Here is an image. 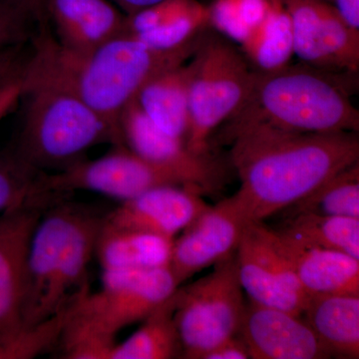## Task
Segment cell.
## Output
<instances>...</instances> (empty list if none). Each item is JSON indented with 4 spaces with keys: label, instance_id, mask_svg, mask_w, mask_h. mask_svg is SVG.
Segmentation results:
<instances>
[{
    "label": "cell",
    "instance_id": "obj_20",
    "mask_svg": "<svg viewBox=\"0 0 359 359\" xmlns=\"http://www.w3.org/2000/svg\"><path fill=\"white\" fill-rule=\"evenodd\" d=\"M172 238L110 226L103 221L95 255L103 271L169 268Z\"/></svg>",
    "mask_w": 359,
    "mask_h": 359
},
{
    "label": "cell",
    "instance_id": "obj_21",
    "mask_svg": "<svg viewBox=\"0 0 359 359\" xmlns=\"http://www.w3.org/2000/svg\"><path fill=\"white\" fill-rule=\"evenodd\" d=\"M190 77L189 63L169 68L150 78L135 98L156 126L184 142L190 119Z\"/></svg>",
    "mask_w": 359,
    "mask_h": 359
},
{
    "label": "cell",
    "instance_id": "obj_30",
    "mask_svg": "<svg viewBox=\"0 0 359 359\" xmlns=\"http://www.w3.org/2000/svg\"><path fill=\"white\" fill-rule=\"evenodd\" d=\"M249 349L244 340L237 334L224 340L218 346L205 354L203 359H249Z\"/></svg>",
    "mask_w": 359,
    "mask_h": 359
},
{
    "label": "cell",
    "instance_id": "obj_27",
    "mask_svg": "<svg viewBox=\"0 0 359 359\" xmlns=\"http://www.w3.org/2000/svg\"><path fill=\"white\" fill-rule=\"evenodd\" d=\"M79 295L50 318L21 330L11 341L0 346V359L33 358L49 351L51 347L58 346Z\"/></svg>",
    "mask_w": 359,
    "mask_h": 359
},
{
    "label": "cell",
    "instance_id": "obj_14",
    "mask_svg": "<svg viewBox=\"0 0 359 359\" xmlns=\"http://www.w3.org/2000/svg\"><path fill=\"white\" fill-rule=\"evenodd\" d=\"M238 334L252 359L330 358L302 316L245 302Z\"/></svg>",
    "mask_w": 359,
    "mask_h": 359
},
{
    "label": "cell",
    "instance_id": "obj_26",
    "mask_svg": "<svg viewBox=\"0 0 359 359\" xmlns=\"http://www.w3.org/2000/svg\"><path fill=\"white\" fill-rule=\"evenodd\" d=\"M271 0H215L210 9V23L219 32L245 43L266 20Z\"/></svg>",
    "mask_w": 359,
    "mask_h": 359
},
{
    "label": "cell",
    "instance_id": "obj_8",
    "mask_svg": "<svg viewBox=\"0 0 359 359\" xmlns=\"http://www.w3.org/2000/svg\"><path fill=\"white\" fill-rule=\"evenodd\" d=\"M162 186L184 187L173 174L118 145L98 159H82L59 171L42 172L39 194L58 199L74 191H89L123 202Z\"/></svg>",
    "mask_w": 359,
    "mask_h": 359
},
{
    "label": "cell",
    "instance_id": "obj_7",
    "mask_svg": "<svg viewBox=\"0 0 359 359\" xmlns=\"http://www.w3.org/2000/svg\"><path fill=\"white\" fill-rule=\"evenodd\" d=\"M235 254L215 264L209 275L176 290L175 323L181 358L203 359L238 334L245 302Z\"/></svg>",
    "mask_w": 359,
    "mask_h": 359
},
{
    "label": "cell",
    "instance_id": "obj_1",
    "mask_svg": "<svg viewBox=\"0 0 359 359\" xmlns=\"http://www.w3.org/2000/svg\"><path fill=\"white\" fill-rule=\"evenodd\" d=\"M224 139L231 143L241 181L233 198L247 223L276 216L359 159L355 132L302 134L252 126Z\"/></svg>",
    "mask_w": 359,
    "mask_h": 359
},
{
    "label": "cell",
    "instance_id": "obj_23",
    "mask_svg": "<svg viewBox=\"0 0 359 359\" xmlns=\"http://www.w3.org/2000/svg\"><path fill=\"white\" fill-rule=\"evenodd\" d=\"M273 229L302 244L337 250L359 259L358 218L299 214L282 218Z\"/></svg>",
    "mask_w": 359,
    "mask_h": 359
},
{
    "label": "cell",
    "instance_id": "obj_10",
    "mask_svg": "<svg viewBox=\"0 0 359 359\" xmlns=\"http://www.w3.org/2000/svg\"><path fill=\"white\" fill-rule=\"evenodd\" d=\"M235 255L241 285L250 301L302 316L309 295L276 245L269 226L263 222L248 224Z\"/></svg>",
    "mask_w": 359,
    "mask_h": 359
},
{
    "label": "cell",
    "instance_id": "obj_15",
    "mask_svg": "<svg viewBox=\"0 0 359 359\" xmlns=\"http://www.w3.org/2000/svg\"><path fill=\"white\" fill-rule=\"evenodd\" d=\"M74 208V203L56 201L44 210L35 226L26 262L20 332L46 320L45 304L57 273L63 243Z\"/></svg>",
    "mask_w": 359,
    "mask_h": 359
},
{
    "label": "cell",
    "instance_id": "obj_29",
    "mask_svg": "<svg viewBox=\"0 0 359 359\" xmlns=\"http://www.w3.org/2000/svg\"><path fill=\"white\" fill-rule=\"evenodd\" d=\"M26 18L20 11L0 0V51L14 48L25 41L29 32Z\"/></svg>",
    "mask_w": 359,
    "mask_h": 359
},
{
    "label": "cell",
    "instance_id": "obj_2",
    "mask_svg": "<svg viewBox=\"0 0 359 359\" xmlns=\"http://www.w3.org/2000/svg\"><path fill=\"white\" fill-rule=\"evenodd\" d=\"M202 35L190 43L158 50L123 33L89 52L70 50L41 29L20 71L25 82L53 85L74 94L120 135L123 110L150 78L192 58ZM122 137V135H121Z\"/></svg>",
    "mask_w": 359,
    "mask_h": 359
},
{
    "label": "cell",
    "instance_id": "obj_28",
    "mask_svg": "<svg viewBox=\"0 0 359 359\" xmlns=\"http://www.w3.org/2000/svg\"><path fill=\"white\" fill-rule=\"evenodd\" d=\"M42 172L14 149L0 154V214L32 201L37 195Z\"/></svg>",
    "mask_w": 359,
    "mask_h": 359
},
{
    "label": "cell",
    "instance_id": "obj_4",
    "mask_svg": "<svg viewBox=\"0 0 359 359\" xmlns=\"http://www.w3.org/2000/svg\"><path fill=\"white\" fill-rule=\"evenodd\" d=\"M178 287L169 268L103 271L100 290H86L75 302L60 358L109 359L120 330L145 320Z\"/></svg>",
    "mask_w": 359,
    "mask_h": 359
},
{
    "label": "cell",
    "instance_id": "obj_35",
    "mask_svg": "<svg viewBox=\"0 0 359 359\" xmlns=\"http://www.w3.org/2000/svg\"><path fill=\"white\" fill-rule=\"evenodd\" d=\"M16 53L13 48L0 51V78L6 77L15 69Z\"/></svg>",
    "mask_w": 359,
    "mask_h": 359
},
{
    "label": "cell",
    "instance_id": "obj_3",
    "mask_svg": "<svg viewBox=\"0 0 359 359\" xmlns=\"http://www.w3.org/2000/svg\"><path fill=\"white\" fill-rule=\"evenodd\" d=\"M341 82L309 65L256 70L249 95L226 121L224 137L252 126L302 134L358 132L359 112Z\"/></svg>",
    "mask_w": 359,
    "mask_h": 359
},
{
    "label": "cell",
    "instance_id": "obj_34",
    "mask_svg": "<svg viewBox=\"0 0 359 359\" xmlns=\"http://www.w3.org/2000/svg\"><path fill=\"white\" fill-rule=\"evenodd\" d=\"M111 1L119 7L126 15H129L142 8L157 4L161 0H111Z\"/></svg>",
    "mask_w": 359,
    "mask_h": 359
},
{
    "label": "cell",
    "instance_id": "obj_25",
    "mask_svg": "<svg viewBox=\"0 0 359 359\" xmlns=\"http://www.w3.org/2000/svg\"><path fill=\"white\" fill-rule=\"evenodd\" d=\"M242 47L257 71L276 70L289 65L294 54L292 25L282 0H271L266 20Z\"/></svg>",
    "mask_w": 359,
    "mask_h": 359
},
{
    "label": "cell",
    "instance_id": "obj_24",
    "mask_svg": "<svg viewBox=\"0 0 359 359\" xmlns=\"http://www.w3.org/2000/svg\"><path fill=\"white\" fill-rule=\"evenodd\" d=\"M299 214L359 219L358 162L327 179L278 215L285 218Z\"/></svg>",
    "mask_w": 359,
    "mask_h": 359
},
{
    "label": "cell",
    "instance_id": "obj_16",
    "mask_svg": "<svg viewBox=\"0 0 359 359\" xmlns=\"http://www.w3.org/2000/svg\"><path fill=\"white\" fill-rule=\"evenodd\" d=\"M208 207L202 196L185 187L162 186L123 201L104 222L174 240Z\"/></svg>",
    "mask_w": 359,
    "mask_h": 359
},
{
    "label": "cell",
    "instance_id": "obj_31",
    "mask_svg": "<svg viewBox=\"0 0 359 359\" xmlns=\"http://www.w3.org/2000/svg\"><path fill=\"white\" fill-rule=\"evenodd\" d=\"M22 92V80L18 75L0 84V122L20 102Z\"/></svg>",
    "mask_w": 359,
    "mask_h": 359
},
{
    "label": "cell",
    "instance_id": "obj_5",
    "mask_svg": "<svg viewBox=\"0 0 359 359\" xmlns=\"http://www.w3.org/2000/svg\"><path fill=\"white\" fill-rule=\"evenodd\" d=\"M22 84L26 107L14 151L32 166L56 172L94 146L124 145L121 135L74 94L50 84Z\"/></svg>",
    "mask_w": 359,
    "mask_h": 359
},
{
    "label": "cell",
    "instance_id": "obj_18",
    "mask_svg": "<svg viewBox=\"0 0 359 359\" xmlns=\"http://www.w3.org/2000/svg\"><path fill=\"white\" fill-rule=\"evenodd\" d=\"M271 229L273 240L309 295H359V259L337 250L302 244Z\"/></svg>",
    "mask_w": 359,
    "mask_h": 359
},
{
    "label": "cell",
    "instance_id": "obj_22",
    "mask_svg": "<svg viewBox=\"0 0 359 359\" xmlns=\"http://www.w3.org/2000/svg\"><path fill=\"white\" fill-rule=\"evenodd\" d=\"M176 290L156 308L135 334L116 344L109 359H171L181 358L176 323Z\"/></svg>",
    "mask_w": 359,
    "mask_h": 359
},
{
    "label": "cell",
    "instance_id": "obj_9",
    "mask_svg": "<svg viewBox=\"0 0 359 359\" xmlns=\"http://www.w3.org/2000/svg\"><path fill=\"white\" fill-rule=\"evenodd\" d=\"M123 144L135 154L173 174L182 185L201 196L223 186L224 170L212 155H197L185 142L161 130L146 116L136 99L119 120Z\"/></svg>",
    "mask_w": 359,
    "mask_h": 359
},
{
    "label": "cell",
    "instance_id": "obj_11",
    "mask_svg": "<svg viewBox=\"0 0 359 359\" xmlns=\"http://www.w3.org/2000/svg\"><path fill=\"white\" fill-rule=\"evenodd\" d=\"M292 25V50L306 65L334 74H355L359 32L323 0H282Z\"/></svg>",
    "mask_w": 359,
    "mask_h": 359
},
{
    "label": "cell",
    "instance_id": "obj_19",
    "mask_svg": "<svg viewBox=\"0 0 359 359\" xmlns=\"http://www.w3.org/2000/svg\"><path fill=\"white\" fill-rule=\"evenodd\" d=\"M302 316L330 356L359 358V295H309Z\"/></svg>",
    "mask_w": 359,
    "mask_h": 359
},
{
    "label": "cell",
    "instance_id": "obj_32",
    "mask_svg": "<svg viewBox=\"0 0 359 359\" xmlns=\"http://www.w3.org/2000/svg\"><path fill=\"white\" fill-rule=\"evenodd\" d=\"M2 1L20 11L26 18L39 21L46 18V14H45L46 0H2Z\"/></svg>",
    "mask_w": 359,
    "mask_h": 359
},
{
    "label": "cell",
    "instance_id": "obj_13",
    "mask_svg": "<svg viewBox=\"0 0 359 359\" xmlns=\"http://www.w3.org/2000/svg\"><path fill=\"white\" fill-rule=\"evenodd\" d=\"M46 208L29 201L0 214V346L22 327L28 248Z\"/></svg>",
    "mask_w": 359,
    "mask_h": 359
},
{
    "label": "cell",
    "instance_id": "obj_33",
    "mask_svg": "<svg viewBox=\"0 0 359 359\" xmlns=\"http://www.w3.org/2000/svg\"><path fill=\"white\" fill-rule=\"evenodd\" d=\"M335 9L346 25L359 32V0H334Z\"/></svg>",
    "mask_w": 359,
    "mask_h": 359
},
{
    "label": "cell",
    "instance_id": "obj_17",
    "mask_svg": "<svg viewBox=\"0 0 359 359\" xmlns=\"http://www.w3.org/2000/svg\"><path fill=\"white\" fill-rule=\"evenodd\" d=\"M46 18L66 48L89 52L126 33L127 15L111 0H46Z\"/></svg>",
    "mask_w": 359,
    "mask_h": 359
},
{
    "label": "cell",
    "instance_id": "obj_6",
    "mask_svg": "<svg viewBox=\"0 0 359 359\" xmlns=\"http://www.w3.org/2000/svg\"><path fill=\"white\" fill-rule=\"evenodd\" d=\"M189 65L190 119L185 143L195 154L212 155V132L242 107L255 70L244 52L219 35L205 33Z\"/></svg>",
    "mask_w": 359,
    "mask_h": 359
},
{
    "label": "cell",
    "instance_id": "obj_12",
    "mask_svg": "<svg viewBox=\"0 0 359 359\" xmlns=\"http://www.w3.org/2000/svg\"><path fill=\"white\" fill-rule=\"evenodd\" d=\"M248 224L233 197L201 212L173 241L169 269L177 283L235 254Z\"/></svg>",
    "mask_w": 359,
    "mask_h": 359
}]
</instances>
